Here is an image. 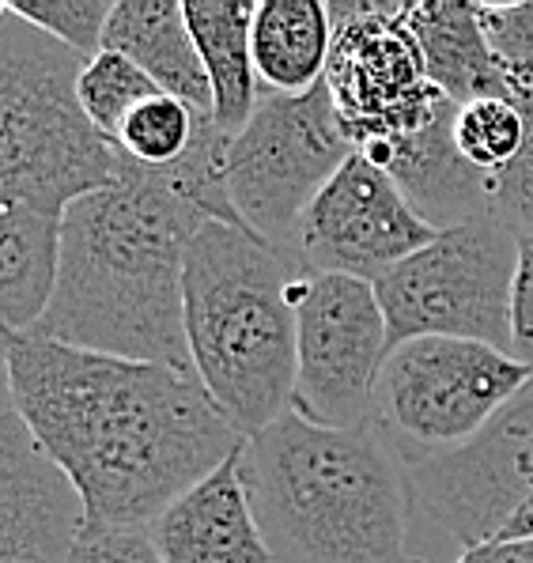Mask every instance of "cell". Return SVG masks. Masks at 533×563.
<instances>
[{
  "instance_id": "obj_1",
  "label": "cell",
  "mask_w": 533,
  "mask_h": 563,
  "mask_svg": "<svg viewBox=\"0 0 533 563\" xmlns=\"http://www.w3.org/2000/svg\"><path fill=\"white\" fill-rule=\"evenodd\" d=\"M4 371L8 401L80 492L84 541L148 533L246 443L193 375L159 363L4 333Z\"/></svg>"
},
{
  "instance_id": "obj_2",
  "label": "cell",
  "mask_w": 533,
  "mask_h": 563,
  "mask_svg": "<svg viewBox=\"0 0 533 563\" xmlns=\"http://www.w3.org/2000/svg\"><path fill=\"white\" fill-rule=\"evenodd\" d=\"M227 144L231 136L204 118L182 163L152 170L125 155L114 186L68 208L57 291L31 336L197 378L186 336V250L204 220L243 228L223 189Z\"/></svg>"
},
{
  "instance_id": "obj_3",
  "label": "cell",
  "mask_w": 533,
  "mask_h": 563,
  "mask_svg": "<svg viewBox=\"0 0 533 563\" xmlns=\"http://www.w3.org/2000/svg\"><path fill=\"white\" fill-rule=\"evenodd\" d=\"M243 484L273 563H406L409 476L371 423L284 412L243 443Z\"/></svg>"
},
{
  "instance_id": "obj_4",
  "label": "cell",
  "mask_w": 533,
  "mask_h": 563,
  "mask_svg": "<svg viewBox=\"0 0 533 563\" xmlns=\"http://www.w3.org/2000/svg\"><path fill=\"white\" fill-rule=\"evenodd\" d=\"M303 280L269 242L235 223L204 220L189 239V360L243 439L291 412Z\"/></svg>"
},
{
  "instance_id": "obj_5",
  "label": "cell",
  "mask_w": 533,
  "mask_h": 563,
  "mask_svg": "<svg viewBox=\"0 0 533 563\" xmlns=\"http://www.w3.org/2000/svg\"><path fill=\"white\" fill-rule=\"evenodd\" d=\"M88 60L0 0V208L65 220L76 201L122 178L125 152L80 102Z\"/></svg>"
},
{
  "instance_id": "obj_6",
  "label": "cell",
  "mask_w": 533,
  "mask_h": 563,
  "mask_svg": "<svg viewBox=\"0 0 533 563\" xmlns=\"http://www.w3.org/2000/svg\"><path fill=\"white\" fill-rule=\"evenodd\" d=\"M530 378L533 367L500 349L417 336L386 356L367 423L409 470L473 443Z\"/></svg>"
},
{
  "instance_id": "obj_7",
  "label": "cell",
  "mask_w": 533,
  "mask_h": 563,
  "mask_svg": "<svg viewBox=\"0 0 533 563\" xmlns=\"http://www.w3.org/2000/svg\"><path fill=\"white\" fill-rule=\"evenodd\" d=\"M522 239L496 216L440 231L375 284L390 349L417 336L477 341L511 356V302Z\"/></svg>"
},
{
  "instance_id": "obj_8",
  "label": "cell",
  "mask_w": 533,
  "mask_h": 563,
  "mask_svg": "<svg viewBox=\"0 0 533 563\" xmlns=\"http://www.w3.org/2000/svg\"><path fill=\"white\" fill-rule=\"evenodd\" d=\"M352 155L325 80L307 95L262 91L223 155V189L238 223L284 254L307 208Z\"/></svg>"
},
{
  "instance_id": "obj_9",
  "label": "cell",
  "mask_w": 533,
  "mask_h": 563,
  "mask_svg": "<svg viewBox=\"0 0 533 563\" xmlns=\"http://www.w3.org/2000/svg\"><path fill=\"white\" fill-rule=\"evenodd\" d=\"M325 88L352 148L367 159L398 148L451 107L427 80L409 27V0H333Z\"/></svg>"
},
{
  "instance_id": "obj_10",
  "label": "cell",
  "mask_w": 533,
  "mask_h": 563,
  "mask_svg": "<svg viewBox=\"0 0 533 563\" xmlns=\"http://www.w3.org/2000/svg\"><path fill=\"white\" fill-rule=\"evenodd\" d=\"M386 356L390 325L375 284L337 273L307 276L299 296L291 412L333 431L367 423Z\"/></svg>"
},
{
  "instance_id": "obj_11",
  "label": "cell",
  "mask_w": 533,
  "mask_h": 563,
  "mask_svg": "<svg viewBox=\"0 0 533 563\" xmlns=\"http://www.w3.org/2000/svg\"><path fill=\"white\" fill-rule=\"evenodd\" d=\"M409 510L458 552L492 541L533 496V378L473 443L409 465Z\"/></svg>"
},
{
  "instance_id": "obj_12",
  "label": "cell",
  "mask_w": 533,
  "mask_h": 563,
  "mask_svg": "<svg viewBox=\"0 0 533 563\" xmlns=\"http://www.w3.org/2000/svg\"><path fill=\"white\" fill-rule=\"evenodd\" d=\"M435 235L440 231L420 220L393 178L356 152L314 197L280 257L299 276L337 273L378 284Z\"/></svg>"
},
{
  "instance_id": "obj_13",
  "label": "cell",
  "mask_w": 533,
  "mask_h": 563,
  "mask_svg": "<svg viewBox=\"0 0 533 563\" xmlns=\"http://www.w3.org/2000/svg\"><path fill=\"white\" fill-rule=\"evenodd\" d=\"M88 510L4 394L0 423V563H73Z\"/></svg>"
},
{
  "instance_id": "obj_14",
  "label": "cell",
  "mask_w": 533,
  "mask_h": 563,
  "mask_svg": "<svg viewBox=\"0 0 533 563\" xmlns=\"http://www.w3.org/2000/svg\"><path fill=\"white\" fill-rule=\"evenodd\" d=\"M148 541L163 563H273L243 484V450L163 510Z\"/></svg>"
},
{
  "instance_id": "obj_15",
  "label": "cell",
  "mask_w": 533,
  "mask_h": 563,
  "mask_svg": "<svg viewBox=\"0 0 533 563\" xmlns=\"http://www.w3.org/2000/svg\"><path fill=\"white\" fill-rule=\"evenodd\" d=\"M462 107H446L440 118L398 148L375 155V167L393 178L424 223L435 231L458 228V223L492 216L488 175L477 170L454 144V118Z\"/></svg>"
},
{
  "instance_id": "obj_16",
  "label": "cell",
  "mask_w": 533,
  "mask_h": 563,
  "mask_svg": "<svg viewBox=\"0 0 533 563\" xmlns=\"http://www.w3.org/2000/svg\"><path fill=\"white\" fill-rule=\"evenodd\" d=\"M409 27L424 54L427 80L454 107L480 99H519L480 27V4L466 0H409Z\"/></svg>"
},
{
  "instance_id": "obj_17",
  "label": "cell",
  "mask_w": 533,
  "mask_h": 563,
  "mask_svg": "<svg viewBox=\"0 0 533 563\" xmlns=\"http://www.w3.org/2000/svg\"><path fill=\"white\" fill-rule=\"evenodd\" d=\"M102 49L141 65L167 95L212 118V84L197 54L186 4L178 0H118Z\"/></svg>"
},
{
  "instance_id": "obj_18",
  "label": "cell",
  "mask_w": 533,
  "mask_h": 563,
  "mask_svg": "<svg viewBox=\"0 0 533 563\" xmlns=\"http://www.w3.org/2000/svg\"><path fill=\"white\" fill-rule=\"evenodd\" d=\"M197 54L212 84V121L220 133L238 136L257 110L254 68V0H182Z\"/></svg>"
},
{
  "instance_id": "obj_19",
  "label": "cell",
  "mask_w": 533,
  "mask_h": 563,
  "mask_svg": "<svg viewBox=\"0 0 533 563\" xmlns=\"http://www.w3.org/2000/svg\"><path fill=\"white\" fill-rule=\"evenodd\" d=\"M333 15L325 0H262L254 15V68L269 95H307L325 80Z\"/></svg>"
},
{
  "instance_id": "obj_20",
  "label": "cell",
  "mask_w": 533,
  "mask_h": 563,
  "mask_svg": "<svg viewBox=\"0 0 533 563\" xmlns=\"http://www.w3.org/2000/svg\"><path fill=\"white\" fill-rule=\"evenodd\" d=\"M62 216L0 208V318L4 333H31L46 318L62 276Z\"/></svg>"
},
{
  "instance_id": "obj_21",
  "label": "cell",
  "mask_w": 533,
  "mask_h": 563,
  "mask_svg": "<svg viewBox=\"0 0 533 563\" xmlns=\"http://www.w3.org/2000/svg\"><path fill=\"white\" fill-rule=\"evenodd\" d=\"M204 114H197L189 102L175 99V95H156V99L141 102L133 114L125 118L118 148L141 167L163 170L182 163L189 148L197 144Z\"/></svg>"
},
{
  "instance_id": "obj_22",
  "label": "cell",
  "mask_w": 533,
  "mask_h": 563,
  "mask_svg": "<svg viewBox=\"0 0 533 563\" xmlns=\"http://www.w3.org/2000/svg\"><path fill=\"white\" fill-rule=\"evenodd\" d=\"M156 95H163V88L141 65H133V60L122 54H110V49L91 57L80 73L84 110H88L91 125L99 129L114 148H118V136H122L125 118L133 114L141 102L156 99Z\"/></svg>"
},
{
  "instance_id": "obj_23",
  "label": "cell",
  "mask_w": 533,
  "mask_h": 563,
  "mask_svg": "<svg viewBox=\"0 0 533 563\" xmlns=\"http://www.w3.org/2000/svg\"><path fill=\"white\" fill-rule=\"evenodd\" d=\"M522 141H526V118L519 99H480L462 107L454 118V144L488 178L500 175L522 152Z\"/></svg>"
},
{
  "instance_id": "obj_24",
  "label": "cell",
  "mask_w": 533,
  "mask_h": 563,
  "mask_svg": "<svg viewBox=\"0 0 533 563\" xmlns=\"http://www.w3.org/2000/svg\"><path fill=\"white\" fill-rule=\"evenodd\" d=\"M15 15L42 27L84 57H99L118 0H4Z\"/></svg>"
},
{
  "instance_id": "obj_25",
  "label": "cell",
  "mask_w": 533,
  "mask_h": 563,
  "mask_svg": "<svg viewBox=\"0 0 533 563\" xmlns=\"http://www.w3.org/2000/svg\"><path fill=\"white\" fill-rule=\"evenodd\" d=\"M480 27L511 88L533 95V0L522 4H480Z\"/></svg>"
},
{
  "instance_id": "obj_26",
  "label": "cell",
  "mask_w": 533,
  "mask_h": 563,
  "mask_svg": "<svg viewBox=\"0 0 533 563\" xmlns=\"http://www.w3.org/2000/svg\"><path fill=\"white\" fill-rule=\"evenodd\" d=\"M522 118H526V141L522 152L488 178L492 216L503 220L519 239H533V95H522Z\"/></svg>"
},
{
  "instance_id": "obj_27",
  "label": "cell",
  "mask_w": 533,
  "mask_h": 563,
  "mask_svg": "<svg viewBox=\"0 0 533 563\" xmlns=\"http://www.w3.org/2000/svg\"><path fill=\"white\" fill-rule=\"evenodd\" d=\"M511 356L533 367V239L519 246V273H514V302H511Z\"/></svg>"
},
{
  "instance_id": "obj_28",
  "label": "cell",
  "mask_w": 533,
  "mask_h": 563,
  "mask_svg": "<svg viewBox=\"0 0 533 563\" xmlns=\"http://www.w3.org/2000/svg\"><path fill=\"white\" fill-rule=\"evenodd\" d=\"M73 563H163L152 549L148 533H110L84 541Z\"/></svg>"
},
{
  "instance_id": "obj_29",
  "label": "cell",
  "mask_w": 533,
  "mask_h": 563,
  "mask_svg": "<svg viewBox=\"0 0 533 563\" xmlns=\"http://www.w3.org/2000/svg\"><path fill=\"white\" fill-rule=\"evenodd\" d=\"M451 563H533V541H485L458 552Z\"/></svg>"
},
{
  "instance_id": "obj_30",
  "label": "cell",
  "mask_w": 533,
  "mask_h": 563,
  "mask_svg": "<svg viewBox=\"0 0 533 563\" xmlns=\"http://www.w3.org/2000/svg\"><path fill=\"white\" fill-rule=\"evenodd\" d=\"M406 563H417V560H412V556H409V560H406Z\"/></svg>"
}]
</instances>
